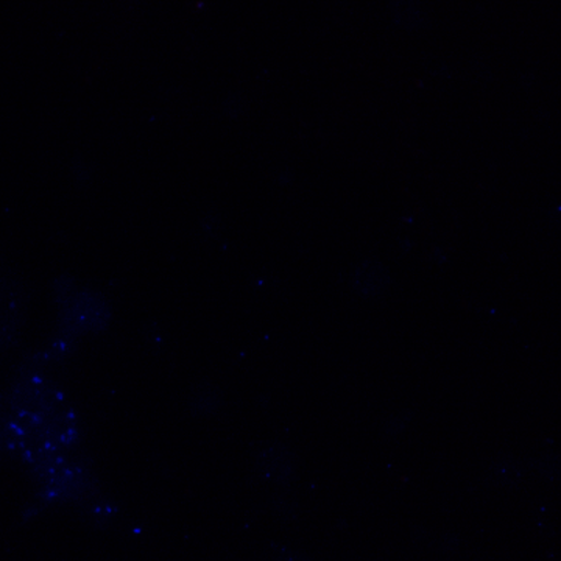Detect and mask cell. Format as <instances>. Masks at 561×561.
<instances>
[{"label": "cell", "mask_w": 561, "mask_h": 561, "mask_svg": "<svg viewBox=\"0 0 561 561\" xmlns=\"http://www.w3.org/2000/svg\"><path fill=\"white\" fill-rule=\"evenodd\" d=\"M257 470L275 482H289L295 476V457L287 446L271 443L257 454Z\"/></svg>", "instance_id": "obj_1"}, {"label": "cell", "mask_w": 561, "mask_h": 561, "mask_svg": "<svg viewBox=\"0 0 561 561\" xmlns=\"http://www.w3.org/2000/svg\"><path fill=\"white\" fill-rule=\"evenodd\" d=\"M390 276L382 264L367 261L357 268L354 275V287L365 297H379L389 289Z\"/></svg>", "instance_id": "obj_2"}, {"label": "cell", "mask_w": 561, "mask_h": 561, "mask_svg": "<svg viewBox=\"0 0 561 561\" xmlns=\"http://www.w3.org/2000/svg\"><path fill=\"white\" fill-rule=\"evenodd\" d=\"M220 393L213 386H203L198 389L195 398L191 400L192 412L198 415H210V413L219 411L220 408Z\"/></svg>", "instance_id": "obj_3"}, {"label": "cell", "mask_w": 561, "mask_h": 561, "mask_svg": "<svg viewBox=\"0 0 561 561\" xmlns=\"http://www.w3.org/2000/svg\"><path fill=\"white\" fill-rule=\"evenodd\" d=\"M491 474H493L497 482L512 485V483H516L522 478V468L511 456H502L501 459L494 461Z\"/></svg>", "instance_id": "obj_4"}, {"label": "cell", "mask_w": 561, "mask_h": 561, "mask_svg": "<svg viewBox=\"0 0 561 561\" xmlns=\"http://www.w3.org/2000/svg\"><path fill=\"white\" fill-rule=\"evenodd\" d=\"M412 419V412H402L400 415L394 416L393 420L387 424V434L397 435L400 434L405 426H408L409 421Z\"/></svg>", "instance_id": "obj_5"}]
</instances>
